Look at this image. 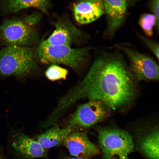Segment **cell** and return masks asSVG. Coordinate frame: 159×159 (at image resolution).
<instances>
[{"label": "cell", "instance_id": "15", "mask_svg": "<svg viewBox=\"0 0 159 159\" xmlns=\"http://www.w3.org/2000/svg\"><path fill=\"white\" fill-rule=\"evenodd\" d=\"M159 130L156 128L140 140L141 151L148 159H159Z\"/></svg>", "mask_w": 159, "mask_h": 159}, {"label": "cell", "instance_id": "19", "mask_svg": "<svg viewBox=\"0 0 159 159\" xmlns=\"http://www.w3.org/2000/svg\"><path fill=\"white\" fill-rule=\"evenodd\" d=\"M159 0H152L150 2L151 10L156 19L157 23L155 26L158 31L159 30Z\"/></svg>", "mask_w": 159, "mask_h": 159}, {"label": "cell", "instance_id": "13", "mask_svg": "<svg viewBox=\"0 0 159 159\" xmlns=\"http://www.w3.org/2000/svg\"><path fill=\"white\" fill-rule=\"evenodd\" d=\"M74 128L68 126L61 128L54 124L45 132L39 135L37 141L44 148L47 149L60 145Z\"/></svg>", "mask_w": 159, "mask_h": 159}, {"label": "cell", "instance_id": "3", "mask_svg": "<svg viewBox=\"0 0 159 159\" xmlns=\"http://www.w3.org/2000/svg\"><path fill=\"white\" fill-rule=\"evenodd\" d=\"M29 47L6 46L0 49V75L22 77L34 72L37 66Z\"/></svg>", "mask_w": 159, "mask_h": 159}, {"label": "cell", "instance_id": "1", "mask_svg": "<svg viewBox=\"0 0 159 159\" xmlns=\"http://www.w3.org/2000/svg\"><path fill=\"white\" fill-rule=\"evenodd\" d=\"M137 81L121 54L105 51L95 59L83 79L67 94L66 97L71 104L86 97L99 100L112 110L123 111L135 99Z\"/></svg>", "mask_w": 159, "mask_h": 159}, {"label": "cell", "instance_id": "10", "mask_svg": "<svg viewBox=\"0 0 159 159\" xmlns=\"http://www.w3.org/2000/svg\"><path fill=\"white\" fill-rule=\"evenodd\" d=\"M107 20L105 34L112 36L123 24L127 13V2L126 0H103Z\"/></svg>", "mask_w": 159, "mask_h": 159}, {"label": "cell", "instance_id": "8", "mask_svg": "<svg viewBox=\"0 0 159 159\" xmlns=\"http://www.w3.org/2000/svg\"><path fill=\"white\" fill-rule=\"evenodd\" d=\"M63 143L70 155L76 157L87 159L100 152L96 146L89 140L86 132H72Z\"/></svg>", "mask_w": 159, "mask_h": 159}, {"label": "cell", "instance_id": "12", "mask_svg": "<svg viewBox=\"0 0 159 159\" xmlns=\"http://www.w3.org/2000/svg\"><path fill=\"white\" fill-rule=\"evenodd\" d=\"M12 145L17 153L26 158H44L47 156V149L37 141L22 133L15 137Z\"/></svg>", "mask_w": 159, "mask_h": 159}, {"label": "cell", "instance_id": "4", "mask_svg": "<svg viewBox=\"0 0 159 159\" xmlns=\"http://www.w3.org/2000/svg\"><path fill=\"white\" fill-rule=\"evenodd\" d=\"M97 130L103 159H128L134 143L127 132L112 127H97Z\"/></svg>", "mask_w": 159, "mask_h": 159}, {"label": "cell", "instance_id": "2", "mask_svg": "<svg viewBox=\"0 0 159 159\" xmlns=\"http://www.w3.org/2000/svg\"><path fill=\"white\" fill-rule=\"evenodd\" d=\"M41 18L39 13H33L5 20L0 24V41L5 46L35 45L39 39L36 26Z\"/></svg>", "mask_w": 159, "mask_h": 159}, {"label": "cell", "instance_id": "9", "mask_svg": "<svg viewBox=\"0 0 159 159\" xmlns=\"http://www.w3.org/2000/svg\"><path fill=\"white\" fill-rule=\"evenodd\" d=\"M55 29L46 39L42 41L52 45L70 46L81 36L80 31L71 22L60 19L55 24Z\"/></svg>", "mask_w": 159, "mask_h": 159}, {"label": "cell", "instance_id": "20", "mask_svg": "<svg viewBox=\"0 0 159 159\" xmlns=\"http://www.w3.org/2000/svg\"><path fill=\"white\" fill-rule=\"evenodd\" d=\"M66 159H87L84 158H78V157H71V158H67Z\"/></svg>", "mask_w": 159, "mask_h": 159}, {"label": "cell", "instance_id": "17", "mask_svg": "<svg viewBox=\"0 0 159 159\" xmlns=\"http://www.w3.org/2000/svg\"><path fill=\"white\" fill-rule=\"evenodd\" d=\"M68 74L67 70L56 64H52L46 71V77L49 80L54 81L65 79Z\"/></svg>", "mask_w": 159, "mask_h": 159}, {"label": "cell", "instance_id": "5", "mask_svg": "<svg viewBox=\"0 0 159 159\" xmlns=\"http://www.w3.org/2000/svg\"><path fill=\"white\" fill-rule=\"evenodd\" d=\"M88 48H73L66 45H52L42 42L34 52L35 57L42 63L62 64L73 69H79L88 55Z\"/></svg>", "mask_w": 159, "mask_h": 159}, {"label": "cell", "instance_id": "14", "mask_svg": "<svg viewBox=\"0 0 159 159\" xmlns=\"http://www.w3.org/2000/svg\"><path fill=\"white\" fill-rule=\"evenodd\" d=\"M50 5L48 0H6L0 2L1 11L5 14L14 13L26 9L34 8L47 13Z\"/></svg>", "mask_w": 159, "mask_h": 159}, {"label": "cell", "instance_id": "6", "mask_svg": "<svg viewBox=\"0 0 159 159\" xmlns=\"http://www.w3.org/2000/svg\"><path fill=\"white\" fill-rule=\"evenodd\" d=\"M115 46L127 55L130 62L129 69L137 81L158 80V65L152 58L130 47L128 44H122Z\"/></svg>", "mask_w": 159, "mask_h": 159}, {"label": "cell", "instance_id": "7", "mask_svg": "<svg viewBox=\"0 0 159 159\" xmlns=\"http://www.w3.org/2000/svg\"><path fill=\"white\" fill-rule=\"evenodd\" d=\"M112 110L99 100H90L80 105L71 116L69 125L74 128H87L109 117Z\"/></svg>", "mask_w": 159, "mask_h": 159}, {"label": "cell", "instance_id": "21", "mask_svg": "<svg viewBox=\"0 0 159 159\" xmlns=\"http://www.w3.org/2000/svg\"><path fill=\"white\" fill-rule=\"evenodd\" d=\"M0 159H3L0 156Z\"/></svg>", "mask_w": 159, "mask_h": 159}, {"label": "cell", "instance_id": "16", "mask_svg": "<svg viewBox=\"0 0 159 159\" xmlns=\"http://www.w3.org/2000/svg\"><path fill=\"white\" fill-rule=\"evenodd\" d=\"M138 23L146 36L150 37L153 35V27L157 23L156 18L153 14L145 13L141 14Z\"/></svg>", "mask_w": 159, "mask_h": 159}, {"label": "cell", "instance_id": "11", "mask_svg": "<svg viewBox=\"0 0 159 159\" xmlns=\"http://www.w3.org/2000/svg\"><path fill=\"white\" fill-rule=\"evenodd\" d=\"M74 12L76 20L80 23L85 24L91 23L105 12L103 0L80 1L74 5Z\"/></svg>", "mask_w": 159, "mask_h": 159}, {"label": "cell", "instance_id": "18", "mask_svg": "<svg viewBox=\"0 0 159 159\" xmlns=\"http://www.w3.org/2000/svg\"><path fill=\"white\" fill-rule=\"evenodd\" d=\"M139 38L150 49L154 54L159 60L158 43L147 38L145 37L138 33Z\"/></svg>", "mask_w": 159, "mask_h": 159}]
</instances>
